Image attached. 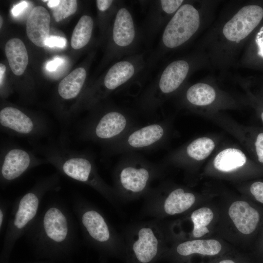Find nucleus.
Listing matches in <instances>:
<instances>
[{
	"instance_id": "f257e3e1",
	"label": "nucleus",
	"mask_w": 263,
	"mask_h": 263,
	"mask_svg": "<svg viewBox=\"0 0 263 263\" xmlns=\"http://www.w3.org/2000/svg\"><path fill=\"white\" fill-rule=\"evenodd\" d=\"M25 235L28 242L43 252H65L78 242L77 225L67 206L59 199L49 202Z\"/></svg>"
},
{
	"instance_id": "f03ea898",
	"label": "nucleus",
	"mask_w": 263,
	"mask_h": 263,
	"mask_svg": "<svg viewBox=\"0 0 263 263\" xmlns=\"http://www.w3.org/2000/svg\"><path fill=\"white\" fill-rule=\"evenodd\" d=\"M57 174L39 180L34 187L18 198L12 205L3 239V250L10 251L25 235L38 215L41 201L49 191L58 188Z\"/></svg>"
},
{
	"instance_id": "7ed1b4c3",
	"label": "nucleus",
	"mask_w": 263,
	"mask_h": 263,
	"mask_svg": "<svg viewBox=\"0 0 263 263\" xmlns=\"http://www.w3.org/2000/svg\"><path fill=\"white\" fill-rule=\"evenodd\" d=\"M73 207L85 242L103 251L124 253L122 236L98 208L78 195L73 198Z\"/></svg>"
},
{
	"instance_id": "20e7f679",
	"label": "nucleus",
	"mask_w": 263,
	"mask_h": 263,
	"mask_svg": "<svg viewBox=\"0 0 263 263\" xmlns=\"http://www.w3.org/2000/svg\"><path fill=\"white\" fill-rule=\"evenodd\" d=\"M122 238L129 263H153L165 250L166 229L160 220L132 224Z\"/></svg>"
},
{
	"instance_id": "39448f33",
	"label": "nucleus",
	"mask_w": 263,
	"mask_h": 263,
	"mask_svg": "<svg viewBox=\"0 0 263 263\" xmlns=\"http://www.w3.org/2000/svg\"><path fill=\"white\" fill-rule=\"evenodd\" d=\"M48 157V161L61 173L94 188L112 205L116 206L119 201L114 190L99 177L91 162L82 156L70 154L62 156Z\"/></svg>"
},
{
	"instance_id": "423d86ee",
	"label": "nucleus",
	"mask_w": 263,
	"mask_h": 263,
	"mask_svg": "<svg viewBox=\"0 0 263 263\" xmlns=\"http://www.w3.org/2000/svg\"><path fill=\"white\" fill-rule=\"evenodd\" d=\"M195 200L193 193L181 188H175L164 195L157 191L146 199L143 214L160 220L167 216L186 212L193 206Z\"/></svg>"
},
{
	"instance_id": "0eeeda50",
	"label": "nucleus",
	"mask_w": 263,
	"mask_h": 263,
	"mask_svg": "<svg viewBox=\"0 0 263 263\" xmlns=\"http://www.w3.org/2000/svg\"><path fill=\"white\" fill-rule=\"evenodd\" d=\"M199 25L197 10L189 4L181 6L165 29L162 36L164 44L169 48L183 44L195 33Z\"/></svg>"
},
{
	"instance_id": "6e6552de",
	"label": "nucleus",
	"mask_w": 263,
	"mask_h": 263,
	"mask_svg": "<svg viewBox=\"0 0 263 263\" xmlns=\"http://www.w3.org/2000/svg\"><path fill=\"white\" fill-rule=\"evenodd\" d=\"M151 177V172L144 167L121 168L117 174V189L114 191L118 200L126 202L139 197L146 190Z\"/></svg>"
},
{
	"instance_id": "1a4fd4ad",
	"label": "nucleus",
	"mask_w": 263,
	"mask_h": 263,
	"mask_svg": "<svg viewBox=\"0 0 263 263\" xmlns=\"http://www.w3.org/2000/svg\"><path fill=\"white\" fill-rule=\"evenodd\" d=\"M263 18V9L257 5L244 6L224 25L223 33L227 40L239 42L258 26Z\"/></svg>"
},
{
	"instance_id": "9d476101",
	"label": "nucleus",
	"mask_w": 263,
	"mask_h": 263,
	"mask_svg": "<svg viewBox=\"0 0 263 263\" xmlns=\"http://www.w3.org/2000/svg\"><path fill=\"white\" fill-rule=\"evenodd\" d=\"M40 163L26 150L20 148L9 150L0 166V182L6 186L20 177L31 168Z\"/></svg>"
},
{
	"instance_id": "9b49d317",
	"label": "nucleus",
	"mask_w": 263,
	"mask_h": 263,
	"mask_svg": "<svg viewBox=\"0 0 263 263\" xmlns=\"http://www.w3.org/2000/svg\"><path fill=\"white\" fill-rule=\"evenodd\" d=\"M0 124L3 128L16 134L32 135L42 129L41 123L19 109L11 106L3 108L0 111Z\"/></svg>"
},
{
	"instance_id": "f8f14e48",
	"label": "nucleus",
	"mask_w": 263,
	"mask_h": 263,
	"mask_svg": "<svg viewBox=\"0 0 263 263\" xmlns=\"http://www.w3.org/2000/svg\"><path fill=\"white\" fill-rule=\"evenodd\" d=\"M50 20L48 11L43 6H36L30 12L26 21V34L36 45L40 47L45 46L49 37Z\"/></svg>"
},
{
	"instance_id": "ddd939ff",
	"label": "nucleus",
	"mask_w": 263,
	"mask_h": 263,
	"mask_svg": "<svg viewBox=\"0 0 263 263\" xmlns=\"http://www.w3.org/2000/svg\"><path fill=\"white\" fill-rule=\"evenodd\" d=\"M228 215L238 230L244 234L253 232L260 220L258 211L244 201L233 202L229 207Z\"/></svg>"
},
{
	"instance_id": "4468645a",
	"label": "nucleus",
	"mask_w": 263,
	"mask_h": 263,
	"mask_svg": "<svg viewBox=\"0 0 263 263\" xmlns=\"http://www.w3.org/2000/svg\"><path fill=\"white\" fill-rule=\"evenodd\" d=\"M222 251V245L214 239L192 240L180 242L172 249L176 257L186 259L193 255L214 256Z\"/></svg>"
},
{
	"instance_id": "2eb2a0df",
	"label": "nucleus",
	"mask_w": 263,
	"mask_h": 263,
	"mask_svg": "<svg viewBox=\"0 0 263 263\" xmlns=\"http://www.w3.org/2000/svg\"><path fill=\"white\" fill-rule=\"evenodd\" d=\"M189 71L188 63L184 60L170 63L162 73L159 86L162 92L168 94L176 90L186 78Z\"/></svg>"
},
{
	"instance_id": "dca6fc26",
	"label": "nucleus",
	"mask_w": 263,
	"mask_h": 263,
	"mask_svg": "<svg viewBox=\"0 0 263 263\" xmlns=\"http://www.w3.org/2000/svg\"><path fill=\"white\" fill-rule=\"evenodd\" d=\"M113 39L117 45L125 47L131 44L135 37L133 21L129 11L122 8L117 12L113 27Z\"/></svg>"
},
{
	"instance_id": "f3484780",
	"label": "nucleus",
	"mask_w": 263,
	"mask_h": 263,
	"mask_svg": "<svg viewBox=\"0 0 263 263\" xmlns=\"http://www.w3.org/2000/svg\"><path fill=\"white\" fill-rule=\"evenodd\" d=\"M5 52L9 66L16 75L23 74L28 63V56L25 46L18 38L9 40L5 46Z\"/></svg>"
},
{
	"instance_id": "a211bd4d",
	"label": "nucleus",
	"mask_w": 263,
	"mask_h": 263,
	"mask_svg": "<svg viewBox=\"0 0 263 263\" xmlns=\"http://www.w3.org/2000/svg\"><path fill=\"white\" fill-rule=\"evenodd\" d=\"M127 124L125 117L117 112H110L99 120L95 129L96 136L100 139H110L120 133Z\"/></svg>"
},
{
	"instance_id": "6ab92c4d",
	"label": "nucleus",
	"mask_w": 263,
	"mask_h": 263,
	"mask_svg": "<svg viewBox=\"0 0 263 263\" xmlns=\"http://www.w3.org/2000/svg\"><path fill=\"white\" fill-rule=\"evenodd\" d=\"M87 75L86 70L82 67L77 68L65 77L58 86V93L64 100L75 98L80 93Z\"/></svg>"
},
{
	"instance_id": "aec40b11",
	"label": "nucleus",
	"mask_w": 263,
	"mask_h": 263,
	"mask_svg": "<svg viewBox=\"0 0 263 263\" xmlns=\"http://www.w3.org/2000/svg\"><path fill=\"white\" fill-rule=\"evenodd\" d=\"M134 73V67L127 61H119L109 70L106 74L104 84L109 90H114L130 79Z\"/></svg>"
},
{
	"instance_id": "412c9836",
	"label": "nucleus",
	"mask_w": 263,
	"mask_h": 263,
	"mask_svg": "<svg viewBox=\"0 0 263 263\" xmlns=\"http://www.w3.org/2000/svg\"><path fill=\"white\" fill-rule=\"evenodd\" d=\"M245 154L240 150L228 148L220 151L213 161L215 168L223 172L234 170L246 163Z\"/></svg>"
},
{
	"instance_id": "4be33fe9",
	"label": "nucleus",
	"mask_w": 263,
	"mask_h": 263,
	"mask_svg": "<svg viewBox=\"0 0 263 263\" xmlns=\"http://www.w3.org/2000/svg\"><path fill=\"white\" fill-rule=\"evenodd\" d=\"M163 134L164 130L161 126L150 125L132 132L129 136L128 142L134 148L147 147L158 141Z\"/></svg>"
},
{
	"instance_id": "5701e85b",
	"label": "nucleus",
	"mask_w": 263,
	"mask_h": 263,
	"mask_svg": "<svg viewBox=\"0 0 263 263\" xmlns=\"http://www.w3.org/2000/svg\"><path fill=\"white\" fill-rule=\"evenodd\" d=\"M93 20L89 16H82L75 25L71 38V46L79 49L88 44L92 36Z\"/></svg>"
},
{
	"instance_id": "b1692460",
	"label": "nucleus",
	"mask_w": 263,
	"mask_h": 263,
	"mask_svg": "<svg viewBox=\"0 0 263 263\" xmlns=\"http://www.w3.org/2000/svg\"><path fill=\"white\" fill-rule=\"evenodd\" d=\"M188 100L197 106H206L212 103L216 97L214 89L209 85L198 83L188 88L186 94Z\"/></svg>"
},
{
	"instance_id": "393cba45",
	"label": "nucleus",
	"mask_w": 263,
	"mask_h": 263,
	"mask_svg": "<svg viewBox=\"0 0 263 263\" xmlns=\"http://www.w3.org/2000/svg\"><path fill=\"white\" fill-rule=\"evenodd\" d=\"M214 217L212 210L207 207L199 208L193 211L190 215V220L193 223L192 236L200 238L208 233L209 231L207 226Z\"/></svg>"
},
{
	"instance_id": "a878e982",
	"label": "nucleus",
	"mask_w": 263,
	"mask_h": 263,
	"mask_svg": "<svg viewBox=\"0 0 263 263\" xmlns=\"http://www.w3.org/2000/svg\"><path fill=\"white\" fill-rule=\"evenodd\" d=\"M214 147L215 144L212 139L201 137L194 140L188 145L187 152L190 157L200 161L207 157Z\"/></svg>"
},
{
	"instance_id": "bb28decb",
	"label": "nucleus",
	"mask_w": 263,
	"mask_h": 263,
	"mask_svg": "<svg viewBox=\"0 0 263 263\" xmlns=\"http://www.w3.org/2000/svg\"><path fill=\"white\" fill-rule=\"evenodd\" d=\"M77 1L75 0H61L59 3L52 8L53 17L59 22L74 14L77 9Z\"/></svg>"
},
{
	"instance_id": "cd10ccee",
	"label": "nucleus",
	"mask_w": 263,
	"mask_h": 263,
	"mask_svg": "<svg viewBox=\"0 0 263 263\" xmlns=\"http://www.w3.org/2000/svg\"><path fill=\"white\" fill-rule=\"evenodd\" d=\"M11 203L9 201L0 199V231L2 233L6 223L7 224L8 217V211ZM7 225V224H6Z\"/></svg>"
},
{
	"instance_id": "c85d7f7f",
	"label": "nucleus",
	"mask_w": 263,
	"mask_h": 263,
	"mask_svg": "<svg viewBox=\"0 0 263 263\" xmlns=\"http://www.w3.org/2000/svg\"><path fill=\"white\" fill-rule=\"evenodd\" d=\"M183 2L182 0H162L160 1L163 10L168 14L174 13L179 8Z\"/></svg>"
},
{
	"instance_id": "c756f323",
	"label": "nucleus",
	"mask_w": 263,
	"mask_h": 263,
	"mask_svg": "<svg viewBox=\"0 0 263 263\" xmlns=\"http://www.w3.org/2000/svg\"><path fill=\"white\" fill-rule=\"evenodd\" d=\"M66 42V38L63 37L51 36L46 39L45 46L49 47H58L63 48L65 47Z\"/></svg>"
},
{
	"instance_id": "7c9ffc66",
	"label": "nucleus",
	"mask_w": 263,
	"mask_h": 263,
	"mask_svg": "<svg viewBox=\"0 0 263 263\" xmlns=\"http://www.w3.org/2000/svg\"><path fill=\"white\" fill-rule=\"evenodd\" d=\"M251 194L259 202L263 204V182H256L253 183L250 188Z\"/></svg>"
},
{
	"instance_id": "2f4dec72",
	"label": "nucleus",
	"mask_w": 263,
	"mask_h": 263,
	"mask_svg": "<svg viewBox=\"0 0 263 263\" xmlns=\"http://www.w3.org/2000/svg\"><path fill=\"white\" fill-rule=\"evenodd\" d=\"M255 145L258 160L263 163V133L258 134Z\"/></svg>"
},
{
	"instance_id": "473e14b6",
	"label": "nucleus",
	"mask_w": 263,
	"mask_h": 263,
	"mask_svg": "<svg viewBox=\"0 0 263 263\" xmlns=\"http://www.w3.org/2000/svg\"><path fill=\"white\" fill-rule=\"evenodd\" d=\"M255 41L258 46V54L263 58V26L256 35Z\"/></svg>"
},
{
	"instance_id": "72a5a7b5",
	"label": "nucleus",
	"mask_w": 263,
	"mask_h": 263,
	"mask_svg": "<svg viewBox=\"0 0 263 263\" xmlns=\"http://www.w3.org/2000/svg\"><path fill=\"white\" fill-rule=\"evenodd\" d=\"M63 63V59L62 58L56 57L53 60L48 62L46 65V68L49 71H55Z\"/></svg>"
},
{
	"instance_id": "f704fd0d",
	"label": "nucleus",
	"mask_w": 263,
	"mask_h": 263,
	"mask_svg": "<svg viewBox=\"0 0 263 263\" xmlns=\"http://www.w3.org/2000/svg\"><path fill=\"white\" fill-rule=\"evenodd\" d=\"M28 3L25 1H22L14 5L11 10L12 15L17 17L20 15L27 7Z\"/></svg>"
},
{
	"instance_id": "c9c22d12",
	"label": "nucleus",
	"mask_w": 263,
	"mask_h": 263,
	"mask_svg": "<svg viewBox=\"0 0 263 263\" xmlns=\"http://www.w3.org/2000/svg\"><path fill=\"white\" fill-rule=\"evenodd\" d=\"M96 3L98 9L101 11H104L110 7L113 3V0H97Z\"/></svg>"
},
{
	"instance_id": "e433bc0d",
	"label": "nucleus",
	"mask_w": 263,
	"mask_h": 263,
	"mask_svg": "<svg viewBox=\"0 0 263 263\" xmlns=\"http://www.w3.org/2000/svg\"><path fill=\"white\" fill-rule=\"evenodd\" d=\"M6 71V67L5 66L2 64H0V87H1L2 82H3V79L4 77V74Z\"/></svg>"
},
{
	"instance_id": "4c0bfd02",
	"label": "nucleus",
	"mask_w": 263,
	"mask_h": 263,
	"mask_svg": "<svg viewBox=\"0 0 263 263\" xmlns=\"http://www.w3.org/2000/svg\"><path fill=\"white\" fill-rule=\"evenodd\" d=\"M60 2V0H50L48 1V6L50 8L56 7Z\"/></svg>"
},
{
	"instance_id": "58836bf2",
	"label": "nucleus",
	"mask_w": 263,
	"mask_h": 263,
	"mask_svg": "<svg viewBox=\"0 0 263 263\" xmlns=\"http://www.w3.org/2000/svg\"><path fill=\"white\" fill-rule=\"evenodd\" d=\"M216 263H238V262L234 259L230 258L222 259Z\"/></svg>"
},
{
	"instance_id": "ea45409f",
	"label": "nucleus",
	"mask_w": 263,
	"mask_h": 263,
	"mask_svg": "<svg viewBox=\"0 0 263 263\" xmlns=\"http://www.w3.org/2000/svg\"><path fill=\"white\" fill-rule=\"evenodd\" d=\"M0 27L1 28V26H2V18H1V16L0 17Z\"/></svg>"
},
{
	"instance_id": "a19ab883",
	"label": "nucleus",
	"mask_w": 263,
	"mask_h": 263,
	"mask_svg": "<svg viewBox=\"0 0 263 263\" xmlns=\"http://www.w3.org/2000/svg\"><path fill=\"white\" fill-rule=\"evenodd\" d=\"M261 117H262V120L263 121V113L261 114Z\"/></svg>"
},
{
	"instance_id": "79ce46f5",
	"label": "nucleus",
	"mask_w": 263,
	"mask_h": 263,
	"mask_svg": "<svg viewBox=\"0 0 263 263\" xmlns=\"http://www.w3.org/2000/svg\"><path fill=\"white\" fill-rule=\"evenodd\" d=\"M44 2L48 1L49 0H42Z\"/></svg>"
}]
</instances>
